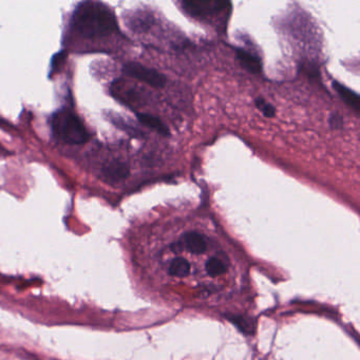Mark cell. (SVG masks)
Returning <instances> with one entry per match:
<instances>
[{
    "label": "cell",
    "mask_w": 360,
    "mask_h": 360,
    "mask_svg": "<svg viewBox=\"0 0 360 360\" xmlns=\"http://www.w3.org/2000/svg\"><path fill=\"white\" fill-rule=\"evenodd\" d=\"M73 27L86 39L107 37L117 30V22L110 8L98 1H84L73 13Z\"/></svg>",
    "instance_id": "obj_1"
},
{
    "label": "cell",
    "mask_w": 360,
    "mask_h": 360,
    "mask_svg": "<svg viewBox=\"0 0 360 360\" xmlns=\"http://www.w3.org/2000/svg\"><path fill=\"white\" fill-rule=\"evenodd\" d=\"M52 130L66 144H85L90 139V134L83 121L68 109H63L54 113L52 117Z\"/></svg>",
    "instance_id": "obj_2"
},
{
    "label": "cell",
    "mask_w": 360,
    "mask_h": 360,
    "mask_svg": "<svg viewBox=\"0 0 360 360\" xmlns=\"http://www.w3.org/2000/svg\"><path fill=\"white\" fill-rule=\"evenodd\" d=\"M123 72L128 77H134L150 87L163 88L166 84V77L155 69L147 68L139 63H128L123 67Z\"/></svg>",
    "instance_id": "obj_3"
},
{
    "label": "cell",
    "mask_w": 360,
    "mask_h": 360,
    "mask_svg": "<svg viewBox=\"0 0 360 360\" xmlns=\"http://www.w3.org/2000/svg\"><path fill=\"white\" fill-rule=\"evenodd\" d=\"M227 6H229V3L222 1V0H207V1L189 0V1H183L182 3L183 9L187 14L199 18L217 15V14L224 11Z\"/></svg>",
    "instance_id": "obj_4"
},
{
    "label": "cell",
    "mask_w": 360,
    "mask_h": 360,
    "mask_svg": "<svg viewBox=\"0 0 360 360\" xmlns=\"http://www.w3.org/2000/svg\"><path fill=\"white\" fill-rule=\"evenodd\" d=\"M103 178L108 183H119L129 176V167L121 161H112L104 166L102 170Z\"/></svg>",
    "instance_id": "obj_5"
},
{
    "label": "cell",
    "mask_w": 360,
    "mask_h": 360,
    "mask_svg": "<svg viewBox=\"0 0 360 360\" xmlns=\"http://www.w3.org/2000/svg\"><path fill=\"white\" fill-rule=\"evenodd\" d=\"M236 56H237L241 66L248 72L252 73V75H259L262 71V63H261L260 58H257L250 52L244 49H236Z\"/></svg>",
    "instance_id": "obj_6"
},
{
    "label": "cell",
    "mask_w": 360,
    "mask_h": 360,
    "mask_svg": "<svg viewBox=\"0 0 360 360\" xmlns=\"http://www.w3.org/2000/svg\"><path fill=\"white\" fill-rule=\"evenodd\" d=\"M333 88L336 90L341 100H342L352 110L355 111L356 113L359 112L360 98L356 92L347 88V86L338 83V82H334V83H333Z\"/></svg>",
    "instance_id": "obj_7"
},
{
    "label": "cell",
    "mask_w": 360,
    "mask_h": 360,
    "mask_svg": "<svg viewBox=\"0 0 360 360\" xmlns=\"http://www.w3.org/2000/svg\"><path fill=\"white\" fill-rule=\"evenodd\" d=\"M139 122L146 127L150 128V129L155 130L158 134H162L163 136H169L170 132L168 129L167 126L159 119V117H153L151 115H147V113H138L136 115Z\"/></svg>",
    "instance_id": "obj_8"
},
{
    "label": "cell",
    "mask_w": 360,
    "mask_h": 360,
    "mask_svg": "<svg viewBox=\"0 0 360 360\" xmlns=\"http://www.w3.org/2000/svg\"><path fill=\"white\" fill-rule=\"evenodd\" d=\"M111 122L117 126V128H121L124 131L127 132L131 136H138L139 134H141V132H139L136 128L132 127L131 125L127 123V122L124 121L121 117H117V115H113L111 117Z\"/></svg>",
    "instance_id": "obj_9"
},
{
    "label": "cell",
    "mask_w": 360,
    "mask_h": 360,
    "mask_svg": "<svg viewBox=\"0 0 360 360\" xmlns=\"http://www.w3.org/2000/svg\"><path fill=\"white\" fill-rule=\"evenodd\" d=\"M257 108L263 113L265 117H269V119H271V117H275L276 115V109L273 105L267 103L266 101L263 100V98H257L256 102Z\"/></svg>",
    "instance_id": "obj_10"
},
{
    "label": "cell",
    "mask_w": 360,
    "mask_h": 360,
    "mask_svg": "<svg viewBox=\"0 0 360 360\" xmlns=\"http://www.w3.org/2000/svg\"><path fill=\"white\" fill-rule=\"evenodd\" d=\"M330 124L333 128H341L343 125L342 117H339V115H332L330 119Z\"/></svg>",
    "instance_id": "obj_11"
}]
</instances>
